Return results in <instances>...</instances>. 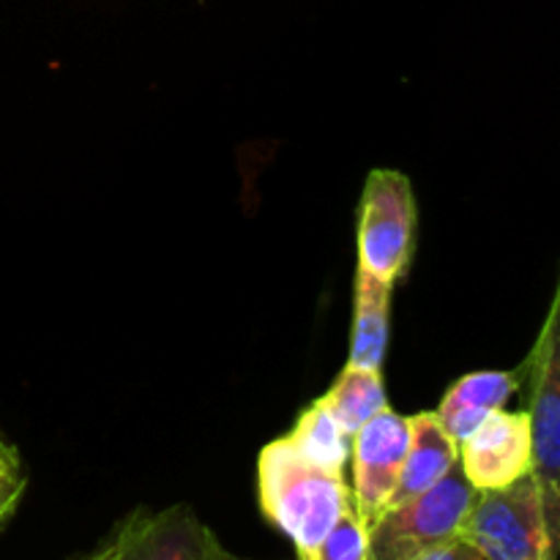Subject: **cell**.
Segmentation results:
<instances>
[{"label": "cell", "mask_w": 560, "mask_h": 560, "mask_svg": "<svg viewBox=\"0 0 560 560\" xmlns=\"http://www.w3.org/2000/svg\"><path fill=\"white\" fill-rule=\"evenodd\" d=\"M260 506L266 517L295 545L299 560L315 556L323 536L353 506L345 474L317 468L295 452L288 438L262 448L260 465Z\"/></svg>", "instance_id": "cell-1"}, {"label": "cell", "mask_w": 560, "mask_h": 560, "mask_svg": "<svg viewBox=\"0 0 560 560\" xmlns=\"http://www.w3.org/2000/svg\"><path fill=\"white\" fill-rule=\"evenodd\" d=\"M560 295L547 312L545 328L523 364L525 413L530 419V476L541 492L547 528L560 547V337H558Z\"/></svg>", "instance_id": "cell-2"}, {"label": "cell", "mask_w": 560, "mask_h": 560, "mask_svg": "<svg viewBox=\"0 0 560 560\" xmlns=\"http://www.w3.org/2000/svg\"><path fill=\"white\" fill-rule=\"evenodd\" d=\"M476 501L459 463L421 495L383 512L370 528V560H421L459 539Z\"/></svg>", "instance_id": "cell-3"}, {"label": "cell", "mask_w": 560, "mask_h": 560, "mask_svg": "<svg viewBox=\"0 0 560 560\" xmlns=\"http://www.w3.org/2000/svg\"><path fill=\"white\" fill-rule=\"evenodd\" d=\"M459 539L485 560H556L558 545L547 528L545 503L534 476L501 490L476 492Z\"/></svg>", "instance_id": "cell-4"}, {"label": "cell", "mask_w": 560, "mask_h": 560, "mask_svg": "<svg viewBox=\"0 0 560 560\" xmlns=\"http://www.w3.org/2000/svg\"><path fill=\"white\" fill-rule=\"evenodd\" d=\"M416 224L410 180L397 170H372L359 208V268L394 288L413 257Z\"/></svg>", "instance_id": "cell-5"}, {"label": "cell", "mask_w": 560, "mask_h": 560, "mask_svg": "<svg viewBox=\"0 0 560 560\" xmlns=\"http://www.w3.org/2000/svg\"><path fill=\"white\" fill-rule=\"evenodd\" d=\"M98 556L102 560H241L224 550L189 506L131 514Z\"/></svg>", "instance_id": "cell-6"}, {"label": "cell", "mask_w": 560, "mask_h": 560, "mask_svg": "<svg viewBox=\"0 0 560 560\" xmlns=\"http://www.w3.org/2000/svg\"><path fill=\"white\" fill-rule=\"evenodd\" d=\"M410 446V424L392 408L366 421L350 438V459H353V509L366 528L383 517L394 487L399 481L405 454Z\"/></svg>", "instance_id": "cell-7"}, {"label": "cell", "mask_w": 560, "mask_h": 560, "mask_svg": "<svg viewBox=\"0 0 560 560\" xmlns=\"http://www.w3.org/2000/svg\"><path fill=\"white\" fill-rule=\"evenodd\" d=\"M459 468L476 492L501 490L530 474V419L525 410H492L459 443Z\"/></svg>", "instance_id": "cell-8"}, {"label": "cell", "mask_w": 560, "mask_h": 560, "mask_svg": "<svg viewBox=\"0 0 560 560\" xmlns=\"http://www.w3.org/2000/svg\"><path fill=\"white\" fill-rule=\"evenodd\" d=\"M410 446L405 454L399 481L394 487V495L388 509L421 495L430 487H435L454 465L459 463V446L452 435L441 427L435 413L410 416Z\"/></svg>", "instance_id": "cell-9"}, {"label": "cell", "mask_w": 560, "mask_h": 560, "mask_svg": "<svg viewBox=\"0 0 560 560\" xmlns=\"http://www.w3.org/2000/svg\"><path fill=\"white\" fill-rule=\"evenodd\" d=\"M388 312H392V284L359 268L348 364L381 370L388 350Z\"/></svg>", "instance_id": "cell-10"}, {"label": "cell", "mask_w": 560, "mask_h": 560, "mask_svg": "<svg viewBox=\"0 0 560 560\" xmlns=\"http://www.w3.org/2000/svg\"><path fill=\"white\" fill-rule=\"evenodd\" d=\"M323 405L337 419L345 435L353 438L366 421H372L383 410H388V397L386 388H383L381 370H366V366L348 364L342 370V375L337 377V383L331 386V392L323 397Z\"/></svg>", "instance_id": "cell-11"}, {"label": "cell", "mask_w": 560, "mask_h": 560, "mask_svg": "<svg viewBox=\"0 0 560 560\" xmlns=\"http://www.w3.org/2000/svg\"><path fill=\"white\" fill-rule=\"evenodd\" d=\"M288 441L293 443L295 452H299L301 457L310 459L317 468L345 474V465H348L350 459V438L345 435L342 427L337 424V419L328 413L323 399H317L315 405H310V408L301 413V419L295 421Z\"/></svg>", "instance_id": "cell-12"}, {"label": "cell", "mask_w": 560, "mask_h": 560, "mask_svg": "<svg viewBox=\"0 0 560 560\" xmlns=\"http://www.w3.org/2000/svg\"><path fill=\"white\" fill-rule=\"evenodd\" d=\"M523 383V372H470L459 377L443 397L441 408L501 410Z\"/></svg>", "instance_id": "cell-13"}, {"label": "cell", "mask_w": 560, "mask_h": 560, "mask_svg": "<svg viewBox=\"0 0 560 560\" xmlns=\"http://www.w3.org/2000/svg\"><path fill=\"white\" fill-rule=\"evenodd\" d=\"M310 560H370V528L355 509H345Z\"/></svg>", "instance_id": "cell-14"}, {"label": "cell", "mask_w": 560, "mask_h": 560, "mask_svg": "<svg viewBox=\"0 0 560 560\" xmlns=\"http://www.w3.org/2000/svg\"><path fill=\"white\" fill-rule=\"evenodd\" d=\"M27 476L22 468V459L11 443L0 438V525L14 514L20 506L22 495H25Z\"/></svg>", "instance_id": "cell-15"}, {"label": "cell", "mask_w": 560, "mask_h": 560, "mask_svg": "<svg viewBox=\"0 0 560 560\" xmlns=\"http://www.w3.org/2000/svg\"><path fill=\"white\" fill-rule=\"evenodd\" d=\"M421 560H485V558H481L479 550L470 547L465 539H454L448 541L446 547H438L435 552H430V556Z\"/></svg>", "instance_id": "cell-16"}, {"label": "cell", "mask_w": 560, "mask_h": 560, "mask_svg": "<svg viewBox=\"0 0 560 560\" xmlns=\"http://www.w3.org/2000/svg\"><path fill=\"white\" fill-rule=\"evenodd\" d=\"M85 560H102V556H98V552H96V556H91V558H85Z\"/></svg>", "instance_id": "cell-17"}]
</instances>
